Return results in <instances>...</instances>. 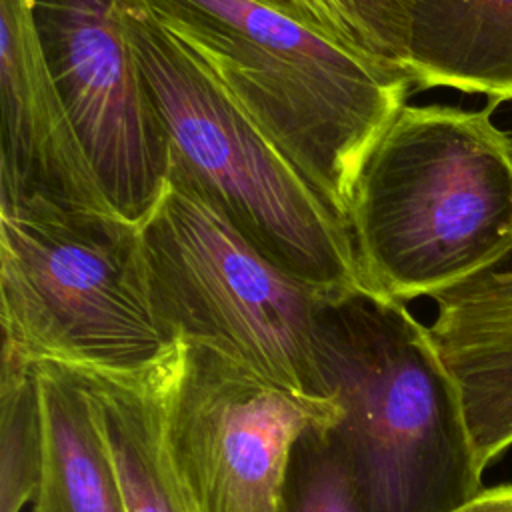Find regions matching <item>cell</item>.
<instances>
[{
    "label": "cell",
    "instance_id": "cell-18",
    "mask_svg": "<svg viewBox=\"0 0 512 512\" xmlns=\"http://www.w3.org/2000/svg\"><path fill=\"white\" fill-rule=\"evenodd\" d=\"M508 138H510V148H512V132H508Z\"/></svg>",
    "mask_w": 512,
    "mask_h": 512
},
{
    "label": "cell",
    "instance_id": "cell-9",
    "mask_svg": "<svg viewBox=\"0 0 512 512\" xmlns=\"http://www.w3.org/2000/svg\"><path fill=\"white\" fill-rule=\"evenodd\" d=\"M0 104V210L116 212L50 74L30 0H0Z\"/></svg>",
    "mask_w": 512,
    "mask_h": 512
},
{
    "label": "cell",
    "instance_id": "cell-10",
    "mask_svg": "<svg viewBox=\"0 0 512 512\" xmlns=\"http://www.w3.org/2000/svg\"><path fill=\"white\" fill-rule=\"evenodd\" d=\"M432 300L428 332L460 392L484 472L512 448V252Z\"/></svg>",
    "mask_w": 512,
    "mask_h": 512
},
{
    "label": "cell",
    "instance_id": "cell-2",
    "mask_svg": "<svg viewBox=\"0 0 512 512\" xmlns=\"http://www.w3.org/2000/svg\"><path fill=\"white\" fill-rule=\"evenodd\" d=\"M314 354L366 512H452L484 490L460 392L406 302L362 288L322 298Z\"/></svg>",
    "mask_w": 512,
    "mask_h": 512
},
{
    "label": "cell",
    "instance_id": "cell-13",
    "mask_svg": "<svg viewBox=\"0 0 512 512\" xmlns=\"http://www.w3.org/2000/svg\"><path fill=\"white\" fill-rule=\"evenodd\" d=\"M78 378L88 392L126 512H190L162 438L156 368L136 380Z\"/></svg>",
    "mask_w": 512,
    "mask_h": 512
},
{
    "label": "cell",
    "instance_id": "cell-14",
    "mask_svg": "<svg viewBox=\"0 0 512 512\" xmlns=\"http://www.w3.org/2000/svg\"><path fill=\"white\" fill-rule=\"evenodd\" d=\"M42 472V414L34 364L2 348L0 366V512L34 502Z\"/></svg>",
    "mask_w": 512,
    "mask_h": 512
},
{
    "label": "cell",
    "instance_id": "cell-6",
    "mask_svg": "<svg viewBox=\"0 0 512 512\" xmlns=\"http://www.w3.org/2000/svg\"><path fill=\"white\" fill-rule=\"evenodd\" d=\"M142 238L154 304L176 340L328 396L314 354L316 308L326 296L264 258L172 156Z\"/></svg>",
    "mask_w": 512,
    "mask_h": 512
},
{
    "label": "cell",
    "instance_id": "cell-4",
    "mask_svg": "<svg viewBox=\"0 0 512 512\" xmlns=\"http://www.w3.org/2000/svg\"><path fill=\"white\" fill-rule=\"evenodd\" d=\"M2 348L136 380L176 346L154 304L142 224L116 212L0 210Z\"/></svg>",
    "mask_w": 512,
    "mask_h": 512
},
{
    "label": "cell",
    "instance_id": "cell-16",
    "mask_svg": "<svg viewBox=\"0 0 512 512\" xmlns=\"http://www.w3.org/2000/svg\"><path fill=\"white\" fill-rule=\"evenodd\" d=\"M282 512H366L358 484L330 428L310 430L296 444Z\"/></svg>",
    "mask_w": 512,
    "mask_h": 512
},
{
    "label": "cell",
    "instance_id": "cell-3",
    "mask_svg": "<svg viewBox=\"0 0 512 512\" xmlns=\"http://www.w3.org/2000/svg\"><path fill=\"white\" fill-rule=\"evenodd\" d=\"M490 112L406 104L378 138L348 208L364 290L432 298L512 252V148Z\"/></svg>",
    "mask_w": 512,
    "mask_h": 512
},
{
    "label": "cell",
    "instance_id": "cell-11",
    "mask_svg": "<svg viewBox=\"0 0 512 512\" xmlns=\"http://www.w3.org/2000/svg\"><path fill=\"white\" fill-rule=\"evenodd\" d=\"M400 68L418 88L512 100V0H406Z\"/></svg>",
    "mask_w": 512,
    "mask_h": 512
},
{
    "label": "cell",
    "instance_id": "cell-12",
    "mask_svg": "<svg viewBox=\"0 0 512 512\" xmlns=\"http://www.w3.org/2000/svg\"><path fill=\"white\" fill-rule=\"evenodd\" d=\"M42 472L32 512H126L88 392L68 368L34 364Z\"/></svg>",
    "mask_w": 512,
    "mask_h": 512
},
{
    "label": "cell",
    "instance_id": "cell-8",
    "mask_svg": "<svg viewBox=\"0 0 512 512\" xmlns=\"http://www.w3.org/2000/svg\"><path fill=\"white\" fill-rule=\"evenodd\" d=\"M30 12L108 202L142 224L166 190L170 140L130 42L126 0H30Z\"/></svg>",
    "mask_w": 512,
    "mask_h": 512
},
{
    "label": "cell",
    "instance_id": "cell-5",
    "mask_svg": "<svg viewBox=\"0 0 512 512\" xmlns=\"http://www.w3.org/2000/svg\"><path fill=\"white\" fill-rule=\"evenodd\" d=\"M126 26L170 156L288 276L320 296L360 290L344 218L178 48L142 0H126Z\"/></svg>",
    "mask_w": 512,
    "mask_h": 512
},
{
    "label": "cell",
    "instance_id": "cell-15",
    "mask_svg": "<svg viewBox=\"0 0 512 512\" xmlns=\"http://www.w3.org/2000/svg\"><path fill=\"white\" fill-rule=\"evenodd\" d=\"M314 28L332 42L400 70L406 0H258ZM404 74V72H402Z\"/></svg>",
    "mask_w": 512,
    "mask_h": 512
},
{
    "label": "cell",
    "instance_id": "cell-1",
    "mask_svg": "<svg viewBox=\"0 0 512 512\" xmlns=\"http://www.w3.org/2000/svg\"><path fill=\"white\" fill-rule=\"evenodd\" d=\"M348 224L354 180L410 80L258 0H142Z\"/></svg>",
    "mask_w": 512,
    "mask_h": 512
},
{
    "label": "cell",
    "instance_id": "cell-7",
    "mask_svg": "<svg viewBox=\"0 0 512 512\" xmlns=\"http://www.w3.org/2000/svg\"><path fill=\"white\" fill-rule=\"evenodd\" d=\"M156 400L166 454L190 512H282L296 444L342 416L332 396L270 382L184 340L156 366Z\"/></svg>",
    "mask_w": 512,
    "mask_h": 512
},
{
    "label": "cell",
    "instance_id": "cell-17",
    "mask_svg": "<svg viewBox=\"0 0 512 512\" xmlns=\"http://www.w3.org/2000/svg\"><path fill=\"white\" fill-rule=\"evenodd\" d=\"M452 512H512V484L484 488Z\"/></svg>",
    "mask_w": 512,
    "mask_h": 512
}]
</instances>
